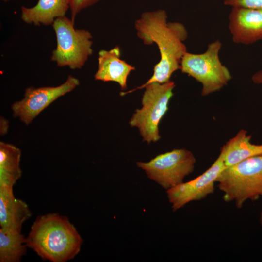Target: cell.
I'll use <instances>...</instances> for the list:
<instances>
[{"mask_svg":"<svg viewBox=\"0 0 262 262\" xmlns=\"http://www.w3.org/2000/svg\"><path fill=\"white\" fill-rule=\"evenodd\" d=\"M251 136L245 130H240L221 149L226 167L233 165L249 158L262 155V144L250 142Z\"/></svg>","mask_w":262,"mask_h":262,"instance_id":"obj_14","label":"cell"},{"mask_svg":"<svg viewBox=\"0 0 262 262\" xmlns=\"http://www.w3.org/2000/svg\"><path fill=\"white\" fill-rule=\"evenodd\" d=\"M121 51L118 46L98 52V69L95 79L118 83L123 91L127 88V79L135 67L120 59Z\"/></svg>","mask_w":262,"mask_h":262,"instance_id":"obj_11","label":"cell"},{"mask_svg":"<svg viewBox=\"0 0 262 262\" xmlns=\"http://www.w3.org/2000/svg\"><path fill=\"white\" fill-rule=\"evenodd\" d=\"M225 167L223 154L220 151L212 165L200 176L166 190L173 211L178 210L189 202L200 200L213 193L216 179Z\"/></svg>","mask_w":262,"mask_h":262,"instance_id":"obj_9","label":"cell"},{"mask_svg":"<svg viewBox=\"0 0 262 262\" xmlns=\"http://www.w3.org/2000/svg\"><path fill=\"white\" fill-rule=\"evenodd\" d=\"M3 0V1H5V2H6V1H9V0Z\"/></svg>","mask_w":262,"mask_h":262,"instance_id":"obj_21","label":"cell"},{"mask_svg":"<svg viewBox=\"0 0 262 262\" xmlns=\"http://www.w3.org/2000/svg\"><path fill=\"white\" fill-rule=\"evenodd\" d=\"M252 80L255 84L262 85V69L253 75Z\"/></svg>","mask_w":262,"mask_h":262,"instance_id":"obj_19","label":"cell"},{"mask_svg":"<svg viewBox=\"0 0 262 262\" xmlns=\"http://www.w3.org/2000/svg\"><path fill=\"white\" fill-rule=\"evenodd\" d=\"M221 47L222 43L217 40L208 44L204 52H187L181 59L180 69L202 84V96L219 91L232 78L228 68L220 60Z\"/></svg>","mask_w":262,"mask_h":262,"instance_id":"obj_5","label":"cell"},{"mask_svg":"<svg viewBox=\"0 0 262 262\" xmlns=\"http://www.w3.org/2000/svg\"><path fill=\"white\" fill-rule=\"evenodd\" d=\"M196 161L190 151L181 148L158 155L147 162H138L136 164L149 179L167 190L183 182L184 178L194 171Z\"/></svg>","mask_w":262,"mask_h":262,"instance_id":"obj_7","label":"cell"},{"mask_svg":"<svg viewBox=\"0 0 262 262\" xmlns=\"http://www.w3.org/2000/svg\"><path fill=\"white\" fill-rule=\"evenodd\" d=\"M224 3L232 7L262 10V0H225Z\"/></svg>","mask_w":262,"mask_h":262,"instance_id":"obj_18","label":"cell"},{"mask_svg":"<svg viewBox=\"0 0 262 262\" xmlns=\"http://www.w3.org/2000/svg\"><path fill=\"white\" fill-rule=\"evenodd\" d=\"M226 202L233 201L241 208L247 199L262 196V155L226 167L216 179Z\"/></svg>","mask_w":262,"mask_h":262,"instance_id":"obj_3","label":"cell"},{"mask_svg":"<svg viewBox=\"0 0 262 262\" xmlns=\"http://www.w3.org/2000/svg\"><path fill=\"white\" fill-rule=\"evenodd\" d=\"M175 86L174 82L169 80L163 83L152 82L144 87L142 106L135 110L129 124L138 129L143 140L148 143L160 139L159 124L168 110Z\"/></svg>","mask_w":262,"mask_h":262,"instance_id":"obj_6","label":"cell"},{"mask_svg":"<svg viewBox=\"0 0 262 262\" xmlns=\"http://www.w3.org/2000/svg\"><path fill=\"white\" fill-rule=\"evenodd\" d=\"M52 26L57 45L52 52L51 61L59 67L81 68L93 53L91 33L84 29L75 28L74 23L66 16L56 18Z\"/></svg>","mask_w":262,"mask_h":262,"instance_id":"obj_4","label":"cell"},{"mask_svg":"<svg viewBox=\"0 0 262 262\" xmlns=\"http://www.w3.org/2000/svg\"><path fill=\"white\" fill-rule=\"evenodd\" d=\"M100 0H69L71 19L74 23L78 14L82 10L92 6Z\"/></svg>","mask_w":262,"mask_h":262,"instance_id":"obj_17","label":"cell"},{"mask_svg":"<svg viewBox=\"0 0 262 262\" xmlns=\"http://www.w3.org/2000/svg\"><path fill=\"white\" fill-rule=\"evenodd\" d=\"M31 216L28 205L15 197L13 188L0 187V228L21 231L24 223Z\"/></svg>","mask_w":262,"mask_h":262,"instance_id":"obj_12","label":"cell"},{"mask_svg":"<svg viewBox=\"0 0 262 262\" xmlns=\"http://www.w3.org/2000/svg\"><path fill=\"white\" fill-rule=\"evenodd\" d=\"M167 19L166 11L159 9L144 12L136 20L135 28L138 37L145 45L156 44L161 58L154 67L153 75L146 83L127 92H121V96L152 82H167L175 71L180 69L181 59L187 52L183 42L187 38L188 32L182 24L168 22Z\"/></svg>","mask_w":262,"mask_h":262,"instance_id":"obj_1","label":"cell"},{"mask_svg":"<svg viewBox=\"0 0 262 262\" xmlns=\"http://www.w3.org/2000/svg\"><path fill=\"white\" fill-rule=\"evenodd\" d=\"M27 248L21 231L0 228V262H20Z\"/></svg>","mask_w":262,"mask_h":262,"instance_id":"obj_16","label":"cell"},{"mask_svg":"<svg viewBox=\"0 0 262 262\" xmlns=\"http://www.w3.org/2000/svg\"><path fill=\"white\" fill-rule=\"evenodd\" d=\"M69 9V0H38L33 7H21V18L35 26L52 25L56 18L65 16Z\"/></svg>","mask_w":262,"mask_h":262,"instance_id":"obj_13","label":"cell"},{"mask_svg":"<svg viewBox=\"0 0 262 262\" xmlns=\"http://www.w3.org/2000/svg\"><path fill=\"white\" fill-rule=\"evenodd\" d=\"M26 243L43 260L66 262L79 254L83 240L67 217L49 213L35 219Z\"/></svg>","mask_w":262,"mask_h":262,"instance_id":"obj_2","label":"cell"},{"mask_svg":"<svg viewBox=\"0 0 262 262\" xmlns=\"http://www.w3.org/2000/svg\"><path fill=\"white\" fill-rule=\"evenodd\" d=\"M260 222L262 226V211L261 213L260 216Z\"/></svg>","mask_w":262,"mask_h":262,"instance_id":"obj_20","label":"cell"},{"mask_svg":"<svg viewBox=\"0 0 262 262\" xmlns=\"http://www.w3.org/2000/svg\"><path fill=\"white\" fill-rule=\"evenodd\" d=\"M20 149L15 146L0 142V187L13 188L22 175Z\"/></svg>","mask_w":262,"mask_h":262,"instance_id":"obj_15","label":"cell"},{"mask_svg":"<svg viewBox=\"0 0 262 262\" xmlns=\"http://www.w3.org/2000/svg\"><path fill=\"white\" fill-rule=\"evenodd\" d=\"M229 20L235 43L249 45L262 39V10L232 7Z\"/></svg>","mask_w":262,"mask_h":262,"instance_id":"obj_10","label":"cell"},{"mask_svg":"<svg viewBox=\"0 0 262 262\" xmlns=\"http://www.w3.org/2000/svg\"><path fill=\"white\" fill-rule=\"evenodd\" d=\"M79 84L77 78L69 75L65 82L57 86L28 87L25 89L23 98L12 105L13 115L29 125L52 102Z\"/></svg>","mask_w":262,"mask_h":262,"instance_id":"obj_8","label":"cell"}]
</instances>
